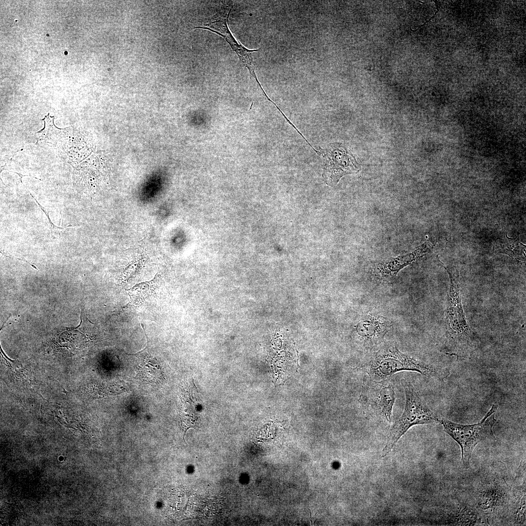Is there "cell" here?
Returning a JSON list of instances; mask_svg holds the SVG:
<instances>
[{
  "label": "cell",
  "instance_id": "cell-7",
  "mask_svg": "<svg viewBox=\"0 0 526 526\" xmlns=\"http://www.w3.org/2000/svg\"><path fill=\"white\" fill-rule=\"evenodd\" d=\"M392 321L387 318L370 314L357 326V333L364 346L371 349L380 345L385 335L391 329Z\"/></svg>",
  "mask_w": 526,
  "mask_h": 526
},
{
  "label": "cell",
  "instance_id": "cell-12",
  "mask_svg": "<svg viewBox=\"0 0 526 526\" xmlns=\"http://www.w3.org/2000/svg\"><path fill=\"white\" fill-rule=\"evenodd\" d=\"M316 519V515H315L314 516H311V515L310 514V520H311L312 524H313V521L315 522Z\"/></svg>",
  "mask_w": 526,
  "mask_h": 526
},
{
  "label": "cell",
  "instance_id": "cell-5",
  "mask_svg": "<svg viewBox=\"0 0 526 526\" xmlns=\"http://www.w3.org/2000/svg\"><path fill=\"white\" fill-rule=\"evenodd\" d=\"M322 152L324 158L323 176L329 185L335 186L343 176L360 169L355 158L341 144H330Z\"/></svg>",
  "mask_w": 526,
  "mask_h": 526
},
{
  "label": "cell",
  "instance_id": "cell-1",
  "mask_svg": "<svg viewBox=\"0 0 526 526\" xmlns=\"http://www.w3.org/2000/svg\"><path fill=\"white\" fill-rule=\"evenodd\" d=\"M360 369L374 381L386 379L402 371L417 372L430 377L437 374L433 366L401 352L394 344L391 343L381 345Z\"/></svg>",
  "mask_w": 526,
  "mask_h": 526
},
{
  "label": "cell",
  "instance_id": "cell-8",
  "mask_svg": "<svg viewBox=\"0 0 526 526\" xmlns=\"http://www.w3.org/2000/svg\"><path fill=\"white\" fill-rule=\"evenodd\" d=\"M420 253V250H417L412 253L398 256L380 263L376 268V274L382 279L394 278L401 269L411 263Z\"/></svg>",
  "mask_w": 526,
  "mask_h": 526
},
{
  "label": "cell",
  "instance_id": "cell-2",
  "mask_svg": "<svg viewBox=\"0 0 526 526\" xmlns=\"http://www.w3.org/2000/svg\"><path fill=\"white\" fill-rule=\"evenodd\" d=\"M403 385L405 394L404 411L390 429L381 452L382 457L390 452L400 437L411 427L440 421L438 416L431 410L409 381L404 380Z\"/></svg>",
  "mask_w": 526,
  "mask_h": 526
},
{
  "label": "cell",
  "instance_id": "cell-6",
  "mask_svg": "<svg viewBox=\"0 0 526 526\" xmlns=\"http://www.w3.org/2000/svg\"><path fill=\"white\" fill-rule=\"evenodd\" d=\"M232 6L230 8L226 16L222 19L213 21L205 26L196 27L194 29L207 30L216 33L223 37L229 44L233 51L236 52L241 62L246 67L251 75L256 80L258 85L260 83L258 80L253 64L252 53L258 51L260 49L250 50L246 48L239 41L237 40L228 28V19Z\"/></svg>",
  "mask_w": 526,
  "mask_h": 526
},
{
  "label": "cell",
  "instance_id": "cell-3",
  "mask_svg": "<svg viewBox=\"0 0 526 526\" xmlns=\"http://www.w3.org/2000/svg\"><path fill=\"white\" fill-rule=\"evenodd\" d=\"M497 408V405L493 404L482 420L475 424H460L444 418L440 420L445 432L460 446L465 468L470 467L472 451L478 443L495 440L492 428L496 422L495 413Z\"/></svg>",
  "mask_w": 526,
  "mask_h": 526
},
{
  "label": "cell",
  "instance_id": "cell-4",
  "mask_svg": "<svg viewBox=\"0 0 526 526\" xmlns=\"http://www.w3.org/2000/svg\"><path fill=\"white\" fill-rule=\"evenodd\" d=\"M395 400V387L390 378L380 381H368L360 396L363 409L381 417L388 423L392 422Z\"/></svg>",
  "mask_w": 526,
  "mask_h": 526
},
{
  "label": "cell",
  "instance_id": "cell-11",
  "mask_svg": "<svg viewBox=\"0 0 526 526\" xmlns=\"http://www.w3.org/2000/svg\"><path fill=\"white\" fill-rule=\"evenodd\" d=\"M29 193H30V192H29ZM30 195L32 196V197L35 200L37 204H38V207H39V208L44 213V214L46 216L47 220L48 221L49 228H50V229L51 230V235H52V237L56 238H57V239L60 238L61 237V232L62 231H63L66 228H68V227H74V226H76V225H67V226H66L65 227H62L57 226L55 225L51 222V220L50 219L49 215V212L45 209V208L43 207L42 206H41L39 204L38 202L36 199V198H34V197L32 195V194H31L30 193Z\"/></svg>",
  "mask_w": 526,
  "mask_h": 526
},
{
  "label": "cell",
  "instance_id": "cell-9",
  "mask_svg": "<svg viewBox=\"0 0 526 526\" xmlns=\"http://www.w3.org/2000/svg\"><path fill=\"white\" fill-rule=\"evenodd\" d=\"M159 284V275L157 274L153 280L142 282L127 290L130 296V304L138 305L151 296Z\"/></svg>",
  "mask_w": 526,
  "mask_h": 526
},
{
  "label": "cell",
  "instance_id": "cell-10",
  "mask_svg": "<svg viewBox=\"0 0 526 526\" xmlns=\"http://www.w3.org/2000/svg\"><path fill=\"white\" fill-rule=\"evenodd\" d=\"M44 122L43 129L36 133L37 143L44 142L50 143H56L60 136L63 130L56 127L54 123V117H51L49 113L42 119Z\"/></svg>",
  "mask_w": 526,
  "mask_h": 526
}]
</instances>
